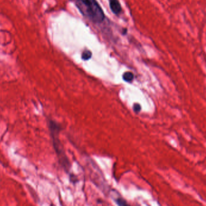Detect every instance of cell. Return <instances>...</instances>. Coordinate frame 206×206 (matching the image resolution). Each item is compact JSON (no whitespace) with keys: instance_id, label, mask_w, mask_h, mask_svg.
Returning <instances> with one entry per match:
<instances>
[{"instance_id":"1","label":"cell","mask_w":206,"mask_h":206,"mask_svg":"<svg viewBox=\"0 0 206 206\" xmlns=\"http://www.w3.org/2000/svg\"><path fill=\"white\" fill-rule=\"evenodd\" d=\"M80 12L95 24H100L105 18L104 11L96 0H71Z\"/></svg>"},{"instance_id":"2","label":"cell","mask_w":206,"mask_h":206,"mask_svg":"<svg viewBox=\"0 0 206 206\" xmlns=\"http://www.w3.org/2000/svg\"><path fill=\"white\" fill-rule=\"evenodd\" d=\"M48 125L53 147L57 156L59 163L65 171L68 173L71 168V163L59 139V134L62 130V127L59 123L52 119L49 120Z\"/></svg>"},{"instance_id":"3","label":"cell","mask_w":206,"mask_h":206,"mask_svg":"<svg viewBox=\"0 0 206 206\" xmlns=\"http://www.w3.org/2000/svg\"><path fill=\"white\" fill-rule=\"evenodd\" d=\"M109 6L112 12L118 15L122 12V7L119 0H109Z\"/></svg>"},{"instance_id":"4","label":"cell","mask_w":206,"mask_h":206,"mask_svg":"<svg viewBox=\"0 0 206 206\" xmlns=\"http://www.w3.org/2000/svg\"><path fill=\"white\" fill-rule=\"evenodd\" d=\"M134 78V76L133 74V73H132L131 72L128 71V72H125L124 73V74L122 75V79L126 82H131L133 81Z\"/></svg>"},{"instance_id":"5","label":"cell","mask_w":206,"mask_h":206,"mask_svg":"<svg viewBox=\"0 0 206 206\" xmlns=\"http://www.w3.org/2000/svg\"><path fill=\"white\" fill-rule=\"evenodd\" d=\"M92 56V52L90 51V50H84L83 53H82V60H88L89 59H91Z\"/></svg>"},{"instance_id":"6","label":"cell","mask_w":206,"mask_h":206,"mask_svg":"<svg viewBox=\"0 0 206 206\" xmlns=\"http://www.w3.org/2000/svg\"><path fill=\"white\" fill-rule=\"evenodd\" d=\"M115 201L118 206H131L124 199L122 198H118L116 199Z\"/></svg>"},{"instance_id":"7","label":"cell","mask_w":206,"mask_h":206,"mask_svg":"<svg viewBox=\"0 0 206 206\" xmlns=\"http://www.w3.org/2000/svg\"><path fill=\"white\" fill-rule=\"evenodd\" d=\"M133 109L135 113H138L141 110V106L139 104H138V103H135L133 106Z\"/></svg>"}]
</instances>
